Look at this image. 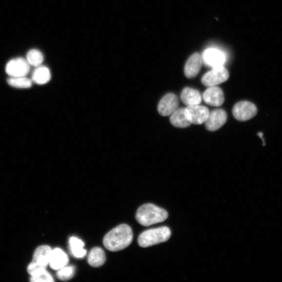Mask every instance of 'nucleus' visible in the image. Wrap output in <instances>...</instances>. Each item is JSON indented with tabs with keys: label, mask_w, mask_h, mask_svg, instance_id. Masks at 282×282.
<instances>
[{
	"label": "nucleus",
	"mask_w": 282,
	"mask_h": 282,
	"mask_svg": "<svg viewBox=\"0 0 282 282\" xmlns=\"http://www.w3.org/2000/svg\"><path fill=\"white\" fill-rule=\"evenodd\" d=\"M133 237L131 228L127 224H121L116 227L104 237L103 245L110 251H118L128 247Z\"/></svg>",
	"instance_id": "1"
},
{
	"label": "nucleus",
	"mask_w": 282,
	"mask_h": 282,
	"mask_svg": "<svg viewBox=\"0 0 282 282\" xmlns=\"http://www.w3.org/2000/svg\"><path fill=\"white\" fill-rule=\"evenodd\" d=\"M168 217L167 212L151 203L141 206L136 214V220L141 225L149 226L165 221Z\"/></svg>",
	"instance_id": "2"
},
{
	"label": "nucleus",
	"mask_w": 282,
	"mask_h": 282,
	"mask_svg": "<svg viewBox=\"0 0 282 282\" xmlns=\"http://www.w3.org/2000/svg\"><path fill=\"white\" fill-rule=\"evenodd\" d=\"M171 234L170 229L166 226L148 229L140 234L138 243L141 247H151L167 242Z\"/></svg>",
	"instance_id": "3"
},
{
	"label": "nucleus",
	"mask_w": 282,
	"mask_h": 282,
	"mask_svg": "<svg viewBox=\"0 0 282 282\" xmlns=\"http://www.w3.org/2000/svg\"><path fill=\"white\" fill-rule=\"evenodd\" d=\"M258 112L257 107L253 103L248 101L237 102L233 108L234 117L241 121H245L256 116Z\"/></svg>",
	"instance_id": "4"
},
{
	"label": "nucleus",
	"mask_w": 282,
	"mask_h": 282,
	"mask_svg": "<svg viewBox=\"0 0 282 282\" xmlns=\"http://www.w3.org/2000/svg\"><path fill=\"white\" fill-rule=\"evenodd\" d=\"M229 73L224 66L214 68L203 76L201 81L206 86H216L225 82L229 78Z\"/></svg>",
	"instance_id": "5"
},
{
	"label": "nucleus",
	"mask_w": 282,
	"mask_h": 282,
	"mask_svg": "<svg viewBox=\"0 0 282 282\" xmlns=\"http://www.w3.org/2000/svg\"><path fill=\"white\" fill-rule=\"evenodd\" d=\"M6 72L11 77H26L30 70V65L21 58L13 59L6 64Z\"/></svg>",
	"instance_id": "6"
},
{
	"label": "nucleus",
	"mask_w": 282,
	"mask_h": 282,
	"mask_svg": "<svg viewBox=\"0 0 282 282\" xmlns=\"http://www.w3.org/2000/svg\"><path fill=\"white\" fill-rule=\"evenodd\" d=\"M209 113L208 108L200 104L185 108V115L191 124L198 125L205 123Z\"/></svg>",
	"instance_id": "7"
},
{
	"label": "nucleus",
	"mask_w": 282,
	"mask_h": 282,
	"mask_svg": "<svg viewBox=\"0 0 282 282\" xmlns=\"http://www.w3.org/2000/svg\"><path fill=\"white\" fill-rule=\"evenodd\" d=\"M227 119V114L223 109L213 110L210 111L208 117L205 122V127L209 131H217L226 123Z\"/></svg>",
	"instance_id": "8"
},
{
	"label": "nucleus",
	"mask_w": 282,
	"mask_h": 282,
	"mask_svg": "<svg viewBox=\"0 0 282 282\" xmlns=\"http://www.w3.org/2000/svg\"><path fill=\"white\" fill-rule=\"evenodd\" d=\"M179 99L173 93L165 95L159 102L158 111L162 116L171 115L179 108Z\"/></svg>",
	"instance_id": "9"
},
{
	"label": "nucleus",
	"mask_w": 282,
	"mask_h": 282,
	"mask_svg": "<svg viewBox=\"0 0 282 282\" xmlns=\"http://www.w3.org/2000/svg\"><path fill=\"white\" fill-rule=\"evenodd\" d=\"M202 99L206 104L214 107L222 106L225 100L223 92L216 86L209 87L203 93Z\"/></svg>",
	"instance_id": "10"
},
{
	"label": "nucleus",
	"mask_w": 282,
	"mask_h": 282,
	"mask_svg": "<svg viewBox=\"0 0 282 282\" xmlns=\"http://www.w3.org/2000/svg\"><path fill=\"white\" fill-rule=\"evenodd\" d=\"M203 62L213 68L223 66L226 61L225 55L216 49H209L204 51L202 57Z\"/></svg>",
	"instance_id": "11"
},
{
	"label": "nucleus",
	"mask_w": 282,
	"mask_h": 282,
	"mask_svg": "<svg viewBox=\"0 0 282 282\" xmlns=\"http://www.w3.org/2000/svg\"><path fill=\"white\" fill-rule=\"evenodd\" d=\"M202 63L203 60L201 55L198 53L193 54L185 63V76L189 79L196 77L201 69Z\"/></svg>",
	"instance_id": "12"
},
{
	"label": "nucleus",
	"mask_w": 282,
	"mask_h": 282,
	"mask_svg": "<svg viewBox=\"0 0 282 282\" xmlns=\"http://www.w3.org/2000/svg\"><path fill=\"white\" fill-rule=\"evenodd\" d=\"M69 262V257L63 250L59 248L52 250L49 262L52 269L55 270L60 269L67 265Z\"/></svg>",
	"instance_id": "13"
},
{
	"label": "nucleus",
	"mask_w": 282,
	"mask_h": 282,
	"mask_svg": "<svg viewBox=\"0 0 282 282\" xmlns=\"http://www.w3.org/2000/svg\"><path fill=\"white\" fill-rule=\"evenodd\" d=\"M181 99L185 105L190 106L199 105L202 101V96L195 89L185 87L181 93Z\"/></svg>",
	"instance_id": "14"
},
{
	"label": "nucleus",
	"mask_w": 282,
	"mask_h": 282,
	"mask_svg": "<svg viewBox=\"0 0 282 282\" xmlns=\"http://www.w3.org/2000/svg\"><path fill=\"white\" fill-rule=\"evenodd\" d=\"M52 249L47 245H43L37 248L34 252L32 262L47 268L49 264Z\"/></svg>",
	"instance_id": "15"
},
{
	"label": "nucleus",
	"mask_w": 282,
	"mask_h": 282,
	"mask_svg": "<svg viewBox=\"0 0 282 282\" xmlns=\"http://www.w3.org/2000/svg\"><path fill=\"white\" fill-rule=\"evenodd\" d=\"M171 123L177 128H184L191 124L185 113V108H178L170 118Z\"/></svg>",
	"instance_id": "16"
},
{
	"label": "nucleus",
	"mask_w": 282,
	"mask_h": 282,
	"mask_svg": "<svg viewBox=\"0 0 282 282\" xmlns=\"http://www.w3.org/2000/svg\"><path fill=\"white\" fill-rule=\"evenodd\" d=\"M105 251L100 247L93 248L88 256V263L91 266L98 268L105 263L106 262Z\"/></svg>",
	"instance_id": "17"
},
{
	"label": "nucleus",
	"mask_w": 282,
	"mask_h": 282,
	"mask_svg": "<svg viewBox=\"0 0 282 282\" xmlns=\"http://www.w3.org/2000/svg\"><path fill=\"white\" fill-rule=\"evenodd\" d=\"M69 244L72 254L74 257L82 258L86 254V250L84 248V242L76 237H72L69 240Z\"/></svg>",
	"instance_id": "18"
},
{
	"label": "nucleus",
	"mask_w": 282,
	"mask_h": 282,
	"mask_svg": "<svg viewBox=\"0 0 282 282\" xmlns=\"http://www.w3.org/2000/svg\"><path fill=\"white\" fill-rule=\"evenodd\" d=\"M50 79V71L46 66H39L33 73L32 80L37 84H45Z\"/></svg>",
	"instance_id": "19"
},
{
	"label": "nucleus",
	"mask_w": 282,
	"mask_h": 282,
	"mask_svg": "<svg viewBox=\"0 0 282 282\" xmlns=\"http://www.w3.org/2000/svg\"><path fill=\"white\" fill-rule=\"evenodd\" d=\"M7 83L10 86L18 88H28L32 85V81L25 77H11L7 80Z\"/></svg>",
	"instance_id": "20"
},
{
	"label": "nucleus",
	"mask_w": 282,
	"mask_h": 282,
	"mask_svg": "<svg viewBox=\"0 0 282 282\" xmlns=\"http://www.w3.org/2000/svg\"><path fill=\"white\" fill-rule=\"evenodd\" d=\"M26 59L29 65L37 67L43 62L44 58L40 51L32 49L27 53Z\"/></svg>",
	"instance_id": "21"
},
{
	"label": "nucleus",
	"mask_w": 282,
	"mask_h": 282,
	"mask_svg": "<svg viewBox=\"0 0 282 282\" xmlns=\"http://www.w3.org/2000/svg\"><path fill=\"white\" fill-rule=\"evenodd\" d=\"M75 271V267L66 265L58 270L57 276L59 280L61 281H68L74 277Z\"/></svg>",
	"instance_id": "22"
},
{
	"label": "nucleus",
	"mask_w": 282,
	"mask_h": 282,
	"mask_svg": "<svg viewBox=\"0 0 282 282\" xmlns=\"http://www.w3.org/2000/svg\"><path fill=\"white\" fill-rule=\"evenodd\" d=\"M30 281L33 282H53V277L47 271H44L35 276L32 277Z\"/></svg>",
	"instance_id": "23"
},
{
	"label": "nucleus",
	"mask_w": 282,
	"mask_h": 282,
	"mask_svg": "<svg viewBox=\"0 0 282 282\" xmlns=\"http://www.w3.org/2000/svg\"><path fill=\"white\" fill-rule=\"evenodd\" d=\"M263 133H262V132H259V133H258V136L260 138H261L262 139V141H263V146H264L265 144V143L264 140V139H263Z\"/></svg>",
	"instance_id": "24"
}]
</instances>
